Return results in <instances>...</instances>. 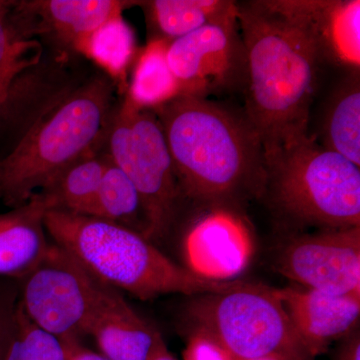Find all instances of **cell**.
<instances>
[{
    "label": "cell",
    "instance_id": "1",
    "mask_svg": "<svg viewBox=\"0 0 360 360\" xmlns=\"http://www.w3.org/2000/svg\"><path fill=\"white\" fill-rule=\"evenodd\" d=\"M151 110L162 127L182 196L227 206L264 193V146L245 116L187 96Z\"/></svg>",
    "mask_w": 360,
    "mask_h": 360
},
{
    "label": "cell",
    "instance_id": "2",
    "mask_svg": "<svg viewBox=\"0 0 360 360\" xmlns=\"http://www.w3.org/2000/svg\"><path fill=\"white\" fill-rule=\"evenodd\" d=\"M245 49V117L265 155L309 136L319 52L309 37L271 8L267 0L238 4Z\"/></svg>",
    "mask_w": 360,
    "mask_h": 360
},
{
    "label": "cell",
    "instance_id": "3",
    "mask_svg": "<svg viewBox=\"0 0 360 360\" xmlns=\"http://www.w3.org/2000/svg\"><path fill=\"white\" fill-rule=\"evenodd\" d=\"M115 84L106 73L82 80L0 158V201L25 205L59 172L104 148Z\"/></svg>",
    "mask_w": 360,
    "mask_h": 360
},
{
    "label": "cell",
    "instance_id": "4",
    "mask_svg": "<svg viewBox=\"0 0 360 360\" xmlns=\"http://www.w3.org/2000/svg\"><path fill=\"white\" fill-rule=\"evenodd\" d=\"M44 225L53 243L92 276L139 300L172 293L198 296L224 290L233 281L198 276L168 258L142 234L106 220L47 210Z\"/></svg>",
    "mask_w": 360,
    "mask_h": 360
},
{
    "label": "cell",
    "instance_id": "5",
    "mask_svg": "<svg viewBox=\"0 0 360 360\" xmlns=\"http://www.w3.org/2000/svg\"><path fill=\"white\" fill-rule=\"evenodd\" d=\"M266 186L290 217L324 229L360 226V169L311 134L265 155Z\"/></svg>",
    "mask_w": 360,
    "mask_h": 360
},
{
    "label": "cell",
    "instance_id": "6",
    "mask_svg": "<svg viewBox=\"0 0 360 360\" xmlns=\"http://www.w3.org/2000/svg\"><path fill=\"white\" fill-rule=\"evenodd\" d=\"M193 331L212 338L234 360H315L296 333L277 288L233 281L196 296L187 307Z\"/></svg>",
    "mask_w": 360,
    "mask_h": 360
},
{
    "label": "cell",
    "instance_id": "7",
    "mask_svg": "<svg viewBox=\"0 0 360 360\" xmlns=\"http://www.w3.org/2000/svg\"><path fill=\"white\" fill-rule=\"evenodd\" d=\"M105 148L141 195L148 240L165 238L174 224L182 194L155 111L136 108L125 97L113 111Z\"/></svg>",
    "mask_w": 360,
    "mask_h": 360
},
{
    "label": "cell",
    "instance_id": "8",
    "mask_svg": "<svg viewBox=\"0 0 360 360\" xmlns=\"http://www.w3.org/2000/svg\"><path fill=\"white\" fill-rule=\"evenodd\" d=\"M18 284L28 319L65 343L85 335L105 285L56 243Z\"/></svg>",
    "mask_w": 360,
    "mask_h": 360
},
{
    "label": "cell",
    "instance_id": "9",
    "mask_svg": "<svg viewBox=\"0 0 360 360\" xmlns=\"http://www.w3.org/2000/svg\"><path fill=\"white\" fill-rule=\"evenodd\" d=\"M167 58L180 96L207 98L245 85V49L238 13L170 41Z\"/></svg>",
    "mask_w": 360,
    "mask_h": 360
},
{
    "label": "cell",
    "instance_id": "10",
    "mask_svg": "<svg viewBox=\"0 0 360 360\" xmlns=\"http://www.w3.org/2000/svg\"><path fill=\"white\" fill-rule=\"evenodd\" d=\"M276 270L302 288L360 295V226L291 239L277 257Z\"/></svg>",
    "mask_w": 360,
    "mask_h": 360
},
{
    "label": "cell",
    "instance_id": "11",
    "mask_svg": "<svg viewBox=\"0 0 360 360\" xmlns=\"http://www.w3.org/2000/svg\"><path fill=\"white\" fill-rule=\"evenodd\" d=\"M307 37L322 63L350 71L360 68L359 0H267Z\"/></svg>",
    "mask_w": 360,
    "mask_h": 360
},
{
    "label": "cell",
    "instance_id": "12",
    "mask_svg": "<svg viewBox=\"0 0 360 360\" xmlns=\"http://www.w3.org/2000/svg\"><path fill=\"white\" fill-rule=\"evenodd\" d=\"M68 63L66 52H58L16 75L0 103V141L13 146L82 82Z\"/></svg>",
    "mask_w": 360,
    "mask_h": 360
},
{
    "label": "cell",
    "instance_id": "13",
    "mask_svg": "<svg viewBox=\"0 0 360 360\" xmlns=\"http://www.w3.org/2000/svg\"><path fill=\"white\" fill-rule=\"evenodd\" d=\"M251 245L243 220L225 206H214L187 234V269L212 281H229L250 262Z\"/></svg>",
    "mask_w": 360,
    "mask_h": 360
},
{
    "label": "cell",
    "instance_id": "14",
    "mask_svg": "<svg viewBox=\"0 0 360 360\" xmlns=\"http://www.w3.org/2000/svg\"><path fill=\"white\" fill-rule=\"evenodd\" d=\"M296 333L310 354L328 352L333 341L356 330L360 295H338L300 288H277Z\"/></svg>",
    "mask_w": 360,
    "mask_h": 360
},
{
    "label": "cell",
    "instance_id": "15",
    "mask_svg": "<svg viewBox=\"0 0 360 360\" xmlns=\"http://www.w3.org/2000/svg\"><path fill=\"white\" fill-rule=\"evenodd\" d=\"M135 4L120 0H34L13 1V11L35 34H51L79 51L97 28Z\"/></svg>",
    "mask_w": 360,
    "mask_h": 360
},
{
    "label": "cell",
    "instance_id": "16",
    "mask_svg": "<svg viewBox=\"0 0 360 360\" xmlns=\"http://www.w3.org/2000/svg\"><path fill=\"white\" fill-rule=\"evenodd\" d=\"M85 335L110 360H150L162 335L141 317L120 291L105 284Z\"/></svg>",
    "mask_w": 360,
    "mask_h": 360
},
{
    "label": "cell",
    "instance_id": "17",
    "mask_svg": "<svg viewBox=\"0 0 360 360\" xmlns=\"http://www.w3.org/2000/svg\"><path fill=\"white\" fill-rule=\"evenodd\" d=\"M45 212L44 202L33 194L25 205L0 214V277L20 281L44 259L51 245Z\"/></svg>",
    "mask_w": 360,
    "mask_h": 360
},
{
    "label": "cell",
    "instance_id": "18",
    "mask_svg": "<svg viewBox=\"0 0 360 360\" xmlns=\"http://www.w3.org/2000/svg\"><path fill=\"white\" fill-rule=\"evenodd\" d=\"M324 148L360 167L359 71H350L326 99L319 135Z\"/></svg>",
    "mask_w": 360,
    "mask_h": 360
},
{
    "label": "cell",
    "instance_id": "19",
    "mask_svg": "<svg viewBox=\"0 0 360 360\" xmlns=\"http://www.w3.org/2000/svg\"><path fill=\"white\" fill-rule=\"evenodd\" d=\"M108 162L110 155L103 148L92 151L65 167L35 194L44 202L46 212L59 210L84 215Z\"/></svg>",
    "mask_w": 360,
    "mask_h": 360
},
{
    "label": "cell",
    "instance_id": "20",
    "mask_svg": "<svg viewBox=\"0 0 360 360\" xmlns=\"http://www.w3.org/2000/svg\"><path fill=\"white\" fill-rule=\"evenodd\" d=\"M139 4L156 33L153 39L169 42L238 13V4L227 0H153Z\"/></svg>",
    "mask_w": 360,
    "mask_h": 360
},
{
    "label": "cell",
    "instance_id": "21",
    "mask_svg": "<svg viewBox=\"0 0 360 360\" xmlns=\"http://www.w3.org/2000/svg\"><path fill=\"white\" fill-rule=\"evenodd\" d=\"M84 215L122 225L148 238V224L139 191L110 160Z\"/></svg>",
    "mask_w": 360,
    "mask_h": 360
},
{
    "label": "cell",
    "instance_id": "22",
    "mask_svg": "<svg viewBox=\"0 0 360 360\" xmlns=\"http://www.w3.org/2000/svg\"><path fill=\"white\" fill-rule=\"evenodd\" d=\"M169 41L153 39L139 54L127 98L142 110H155L180 96L179 85L168 65Z\"/></svg>",
    "mask_w": 360,
    "mask_h": 360
},
{
    "label": "cell",
    "instance_id": "23",
    "mask_svg": "<svg viewBox=\"0 0 360 360\" xmlns=\"http://www.w3.org/2000/svg\"><path fill=\"white\" fill-rule=\"evenodd\" d=\"M11 6L0 0V103L16 75L44 56L35 35L11 16Z\"/></svg>",
    "mask_w": 360,
    "mask_h": 360
},
{
    "label": "cell",
    "instance_id": "24",
    "mask_svg": "<svg viewBox=\"0 0 360 360\" xmlns=\"http://www.w3.org/2000/svg\"><path fill=\"white\" fill-rule=\"evenodd\" d=\"M78 52L103 68L113 82H122L134 56V33L122 15L116 16L97 28Z\"/></svg>",
    "mask_w": 360,
    "mask_h": 360
},
{
    "label": "cell",
    "instance_id": "25",
    "mask_svg": "<svg viewBox=\"0 0 360 360\" xmlns=\"http://www.w3.org/2000/svg\"><path fill=\"white\" fill-rule=\"evenodd\" d=\"M68 357L65 343L33 323L18 303L4 360H68Z\"/></svg>",
    "mask_w": 360,
    "mask_h": 360
},
{
    "label": "cell",
    "instance_id": "26",
    "mask_svg": "<svg viewBox=\"0 0 360 360\" xmlns=\"http://www.w3.org/2000/svg\"><path fill=\"white\" fill-rule=\"evenodd\" d=\"M20 303V284L0 277V360H4Z\"/></svg>",
    "mask_w": 360,
    "mask_h": 360
},
{
    "label": "cell",
    "instance_id": "27",
    "mask_svg": "<svg viewBox=\"0 0 360 360\" xmlns=\"http://www.w3.org/2000/svg\"><path fill=\"white\" fill-rule=\"evenodd\" d=\"M184 360L234 359L212 338L202 333L191 331L184 352Z\"/></svg>",
    "mask_w": 360,
    "mask_h": 360
},
{
    "label": "cell",
    "instance_id": "28",
    "mask_svg": "<svg viewBox=\"0 0 360 360\" xmlns=\"http://www.w3.org/2000/svg\"><path fill=\"white\" fill-rule=\"evenodd\" d=\"M340 347L335 354V360H360V336L354 330L343 338Z\"/></svg>",
    "mask_w": 360,
    "mask_h": 360
},
{
    "label": "cell",
    "instance_id": "29",
    "mask_svg": "<svg viewBox=\"0 0 360 360\" xmlns=\"http://www.w3.org/2000/svg\"><path fill=\"white\" fill-rule=\"evenodd\" d=\"M65 345L68 348V360H110L101 352L82 347L79 341H71Z\"/></svg>",
    "mask_w": 360,
    "mask_h": 360
},
{
    "label": "cell",
    "instance_id": "30",
    "mask_svg": "<svg viewBox=\"0 0 360 360\" xmlns=\"http://www.w3.org/2000/svg\"><path fill=\"white\" fill-rule=\"evenodd\" d=\"M150 360H176L172 352L168 350L167 343L165 342V340L161 338L160 342H158V347H156L155 352H153V356Z\"/></svg>",
    "mask_w": 360,
    "mask_h": 360
},
{
    "label": "cell",
    "instance_id": "31",
    "mask_svg": "<svg viewBox=\"0 0 360 360\" xmlns=\"http://www.w3.org/2000/svg\"><path fill=\"white\" fill-rule=\"evenodd\" d=\"M248 360H279V359H274V357H262V359H248Z\"/></svg>",
    "mask_w": 360,
    "mask_h": 360
}]
</instances>
